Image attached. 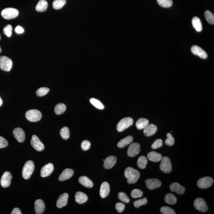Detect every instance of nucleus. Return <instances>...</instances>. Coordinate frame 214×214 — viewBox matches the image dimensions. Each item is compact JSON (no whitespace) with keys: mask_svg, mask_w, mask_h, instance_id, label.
Segmentation results:
<instances>
[{"mask_svg":"<svg viewBox=\"0 0 214 214\" xmlns=\"http://www.w3.org/2000/svg\"><path fill=\"white\" fill-rule=\"evenodd\" d=\"M124 174L127 178L128 184H135L137 183L140 177L139 172L131 167H128L125 170Z\"/></svg>","mask_w":214,"mask_h":214,"instance_id":"nucleus-1","label":"nucleus"},{"mask_svg":"<svg viewBox=\"0 0 214 214\" xmlns=\"http://www.w3.org/2000/svg\"><path fill=\"white\" fill-rule=\"evenodd\" d=\"M35 166L34 162L32 160L27 161L23 169L22 177L24 179H28L34 172Z\"/></svg>","mask_w":214,"mask_h":214,"instance_id":"nucleus-2","label":"nucleus"},{"mask_svg":"<svg viewBox=\"0 0 214 214\" xmlns=\"http://www.w3.org/2000/svg\"><path fill=\"white\" fill-rule=\"evenodd\" d=\"M42 117L41 112L37 109H31L25 113L26 119L30 122H37L40 120Z\"/></svg>","mask_w":214,"mask_h":214,"instance_id":"nucleus-3","label":"nucleus"},{"mask_svg":"<svg viewBox=\"0 0 214 214\" xmlns=\"http://www.w3.org/2000/svg\"><path fill=\"white\" fill-rule=\"evenodd\" d=\"M1 14L4 18L10 20L17 17L18 16L19 11L16 8H7L2 10Z\"/></svg>","mask_w":214,"mask_h":214,"instance_id":"nucleus-4","label":"nucleus"},{"mask_svg":"<svg viewBox=\"0 0 214 214\" xmlns=\"http://www.w3.org/2000/svg\"><path fill=\"white\" fill-rule=\"evenodd\" d=\"M133 123L132 118L127 117L121 120L117 126V130L119 132H122L130 127Z\"/></svg>","mask_w":214,"mask_h":214,"instance_id":"nucleus-5","label":"nucleus"},{"mask_svg":"<svg viewBox=\"0 0 214 214\" xmlns=\"http://www.w3.org/2000/svg\"><path fill=\"white\" fill-rule=\"evenodd\" d=\"M12 66V60L6 56L0 57V69L6 71H11Z\"/></svg>","mask_w":214,"mask_h":214,"instance_id":"nucleus-6","label":"nucleus"},{"mask_svg":"<svg viewBox=\"0 0 214 214\" xmlns=\"http://www.w3.org/2000/svg\"><path fill=\"white\" fill-rule=\"evenodd\" d=\"M160 165V170L165 173H170L172 170L171 162L170 159L167 157L165 156L162 157Z\"/></svg>","mask_w":214,"mask_h":214,"instance_id":"nucleus-7","label":"nucleus"},{"mask_svg":"<svg viewBox=\"0 0 214 214\" xmlns=\"http://www.w3.org/2000/svg\"><path fill=\"white\" fill-rule=\"evenodd\" d=\"M214 180L211 177H207L199 179L197 182V185L201 189H206L213 184Z\"/></svg>","mask_w":214,"mask_h":214,"instance_id":"nucleus-8","label":"nucleus"},{"mask_svg":"<svg viewBox=\"0 0 214 214\" xmlns=\"http://www.w3.org/2000/svg\"><path fill=\"white\" fill-rule=\"evenodd\" d=\"M196 209L201 212H206L208 209V206L204 200L202 198L196 199L193 203Z\"/></svg>","mask_w":214,"mask_h":214,"instance_id":"nucleus-9","label":"nucleus"},{"mask_svg":"<svg viewBox=\"0 0 214 214\" xmlns=\"http://www.w3.org/2000/svg\"><path fill=\"white\" fill-rule=\"evenodd\" d=\"M31 144L36 150L38 151H43L44 146L43 143L37 136L33 135L31 141Z\"/></svg>","mask_w":214,"mask_h":214,"instance_id":"nucleus-10","label":"nucleus"},{"mask_svg":"<svg viewBox=\"0 0 214 214\" xmlns=\"http://www.w3.org/2000/svg\"><path fill=\"white\" fill-rule=\"evenodd\" d=\"M140 145L138 143L131 144L127 150V155L130 157L136 156L140 152Z\"/></svg>","mask_w":214,"mask_h":214,"instance_id":"nucleus-11","label":"nucleus"},{"mask_svg":"<svg viewBox=\"0 0 214 214\" xmlns=\"http://www.w3.org/2000/svg\"><path fill=\"white\" fill-rule=\"evenodd\" d=\"M12 176L9 172L6 171L5 172L1 177V184L3 188H7L11 184Z\"/></svg>","mask_w":214,"mask_h":214,"instance_id":"nucleus-12","label":"nucleus"},{"mask_svg":"<svg viewBox=\"0 0 214 214\" xmlns=\"http://www.w3.org/2000/svg\"><path fill=\"white\" fill-rule=\"evenodd\" d=\"M145 183L147 188L150 190L159 188L161 185V183L159 180L156 178L147 179Z\"/></svg>","mask_w":214,"mask_h":214,"instance_id":"nucleus-13","label":"nucleus"},{"mask_svg":"<svg viewBox=\"0 0 214 214\" xmlns=\"http://www.w3.org/2000/svg\"><path fill=\"white\" fill-rule=\"evenodd\" d=\"M191 51L193 54L199 56L202 59H207V57H208V55H207L206 52L202 48L197 45L193 46L191 48Z\"/></svg>","mask_w":214,"mask_h":214,"instance_id":"nucleus-14","label":"nucleus"},{"mask_svg":"<svg viewBox=\"0 0 214 214\" xmlns=\"http://www.w3.org/2000/svg\"><path fill=\"white\" fill-rule=\"evenodd\" d=\"M54 170L53 164L49 163L43 167L41 171V176L42 177H46L50 175Z\"/></svg>","mask_w":214,"mask_h":214,"instance_id":"nucleus-15","label":"nucleus"},{"mask_svg":"<svg viewBox=\"0 0 214 214\" xmlns=\"http://www.w3.org/2000/svg\"><path fill=\"white\" fill-rule=\"evenodd\" d=\"M14 137L18 142L22 143L25 141V134L23 130L20 128H16L13 131Z\"/></svg>","mask_w":214,"mask_h":214,"instance_id":"nucleus-16","label":"nucleus"},{"mask_svg":"<svg viewBox=\"0 0 214 214\" xmlns=\"http://www.w3.org/2000/svg\"><path fill=\"white\" fill-rule=\"evenodd\" d=\"M69 196L67 193H63L58 197L57 202V206L58 208H62L67 205Z\"/></svg>","mask_w":214,"mask_h":214,"instance_id":"nucleus-17","label":"nucleus"},{"mask_svg":"<svg viewBox=\"0 0 214 214\" xmlns=\"http://www.w3.org/2000/svg\"><path fill=\"white\" fill-rule=\"evenodd\" d=\"M116 162L117 158L115 156H109L104 160V167L105 169H111Z\"/></svg>","mask_w":214,"mask_h":214,"instance_id":"nucleus-18","label":"nucleus"},{"mask_svg":"<svg viewBox=\"0 0 214 214\" xmlns=\"http://www.w3.org/2000/svg\"><path fill=\"white\" fill-rule=\"evenodd\" d=\"M110 191V186L109 184L106 182L102 183L100 190V197L102 198H105L108 196Z\"/></svg>","mask_w":214,"mask_h":214,"instance_id":"nucleus-19","label":"nucleus"},{"mask_svg":"<svg viewBox=\"0 0 214 214\" xmlns=\"http://www.w3.org/2000/svg\"><path fill=\"white\" fill-rule=\"evenodd\" d=\"M45 206L43 200L38 199L35 202V210L37 214H43L45 210Z\"/></svg>","mask_w":214,"mask_h":214,"instance_id":"nucleus-20","label":"nucleus"},{"mask_svg":"<svg viewBox=\"0 0 214 214\" xmlns=\"http://www.w3.org/2000/svg\"><path fill=\"white\" fill-rule=\"evenodd\" d=\"M157 129V127L155 125L152 124H148L144 128V133L145 136L150 137L155 134Z\"/></svg>","mask_w":214,"mask_h":214,"instance_id":"nucleus-21","label":"nucleus"},{"mask_svg":"<svg viewBox=\"0 0 214 214\" xmlns=\"http://www.w3.org/2000/svg\"><path fill=\"white\" fill-rule=\"evenodd\" d=\"M73 170L70 169H65L60 175L58 179L60 181H63L70 179L73 175Z\"/></svg>","mask_w":214,"mask_h":214,"instance_id":"nucleus-22","label":"nucleus"},{"mask_svg":"<svg viewBox=\"0 0 214 214\" xmlns=\"http://www.w3.org/2000/svg\"><path fill=\"white\" fill-rule=\"evenodd\" d=\"M170 190L179 194H184L185 189L183 186L177 183H172L170 186Z\"/></svg>","mask_w":214,"mask_h":214,"instance_id":"nucleus-23","label":"nucleus"},{"mask_svg":"<svg viewBox=\"0 0 214 214\" xmlns=\"http://www.w3.org/2000/svg\"><path fill=\"white\" fill-rule=\"evenodd\" d=\"M75 200L78 203L81 204L85 203L87 201L88 197L83 192H78L75 195Z\"/></svg>","mask_w":214,"mask_h":214,"instance_id":"nucleus-24","label":"nucleus"},{"mask_svg":"<svg viewBox=\"0 0 214 214\" xmlns=\"http://www.w3.org/2000/svg\"><path fill=\"white\" fill-rule=\"evenodd\" d=\"M147 157L150 161L157 162L161 160L162 155L155 151H151L148 154Z\"/></svg>","mask_w":214,"mask_h":214,"instance_id":"nucleus-25","label":"nucleus"},{"mask_svg":"<svg viewBox=\"0 0 214 214\" xmlns=\"http://www.w3.org/2000/svg\"><path fill=\"white\" fill-rule=\"evenodd\" d=\"M79 183L84 186L86 188H91L93 186V183L87 177L82 176L79 179Z\"/></svg>","mask_w":214,"mask_h":214,"instance_id":"nucleus-26","label":"nucleus"},{"mask_svg":"<svg viewBox=\"0 0 214 214\" xmlns=\"http://www.w3.org/2000/svg\"><path fill=\"white\" fill-rule=\"evenodd\" d=\"M133 137L131 136H128V137L125 138L121 140L118 143L117 146L119 148H122L126 146L129 144L133 141Z\"/></svg>","mask_w":214,"mask_h":214,"instance_id":"nucleus-27","label":"nucleus"},{"mask_svg":"<svg viewBox=\"0 0 214 214\" xmlns=\"http://www.w3.org/2000/svg\"><path fill=\"white\" fill-rule=\"evenodd\" d=\"M48 5V2L45 0H40L36 6V10L38 12H44L47 9Z\"/></svg>","mask_w":214,"mask_h":214,"instance_id":"nucleus-28","label":"nucleus"},{"mask_svg":"<svg viewBox=\"0 0 214 214\" xmlns=\"http://www.w3.org/2000/svg\"><path fill=\"white\" fill-rule=\"evenodd\" d=\"M192 24L193 27L197 32L202 31L203 29L202 23L199 18L194 17L192 20Z\"/></svg>","mask_w":214,"mask_h":214,"instance_id":"nucleus-29","label":"nucleus"},{"mask_svg":"<svg viewBox=\"0 0 214 214\" xmlns=\"http://www.w3.org/2000/svg\"><path fill=\"white\" fill-rule=\"evenodd\" d=\"M149 124V121L145 118H140L137 121L136 126L139 130L144 129Z\"/></svg>","mask_w":214,"mask_h":214,"instance_id":"nucleus-30","label":"nucleus"},{"mask_svg":"<svg viewBox=\"0 0 214 214\" xmlns=\"http://www.w3.org/2000/svg\"><path fill=\"white\" fill-rule=\"evenodd\" d=\"M165 201L168 204L174 205L176 203L177 199L174 195L169 193L165 196Z\"/></svg>","mask_w":214,"mask_h":214,"instance_id":"nucleus-31","label":"nucleus"},{"mask_svg":"<svg viewBox=\"0 0 214 214\" xmlns=\"http://www.w3.org/2000/svg\"><path fill=\"white\" fill-rule=\"evenodd\" d=\"M66 105L63 103H59L56 105L54 108V112L56 114L59 115L63 114L66 111Z\"/></svg>","mask_w":214,"mask_h":214,"instance_id":"nucleus-32","label":"nucleus"},{"mask_svg":"<svg viewBox=\"0 0 214 214\" xmlns=\"http://www.w3.org/2000/svg\"><path fill=\"white\" fill-rule=\"evenodd\" d=\"M148 160L144 156H140L137 160V165L141 169H144L146 167Z\"/></svg>","mask_w":214,"mask_h":214,"instance_id":"nucleus-33","label":"nucleus"},{"mask_svg":"<svg viewBox=\"0 0 214 214\" xmlns=\"http://www.w3.org/2000/svg\"><path fill=\"white\" fill-rule=\"evenodd\" d=\"M66 2V0H54L53 3V8L56 10L60 9L65 5Z\"/></svg>","mask_w":214,"mask_h":214,"instance_id":"nucleus-34","label":"nucleus"},{"mask_svg":"<svg viewBox=\"0 0 214 214\" xmlns=\"http://www.w3.org/2000/svg\"><path fill=\"white\" fill-rule=\"evenodd\" d=\"M60 134L63 139H68L70 137V131L68 127H63L60 131Z\"/></svg>","mask_w":214,"mask_h":214,"instance_id":"nucleus-35","label":"nucleus"},{"mask_svg":"<svg viewBox=\"0 0 214 214\" xmlns=\"http://www.w3.org/2000/svg\"><path fill=\"white\" fill-rule=\"evenodd\" d=\"M204 16L207 22L210 24L213 25L214 24V15L212 12L209 11H205Z\"/></svg>","mask_w":214,"mask_h":214,"instance_id":"nucleus-36","label":"nucleus"},{"mask_svg":"<svg viewBox=\"0 0 214 214\" xmlns=\"http://www.w3.org/2000/svg\"><path fill=\"white\" fill-rule=\"evenodd\" d=\"M158 4L162 7L169 8L173 5L172 0H157Z\"/></svg>","mask_w":214,"mask_h":214,"instance_id":"nucleus-37","label":"nucleus"},{"mask_svg":"<svg viewBox=\"0 0 214 214\" xmlns=\"http://www.w3.org/2000/svg\"><path fill=\"white\" fill-rule=\"evenodd\" d=\"M90 102L96 108L100 109H104V105L99 100L97 99L92 98L90 99Z\"/></svg>","mask_w":214,"mask_h":214,"instance_id":"nucleus-38","label":"nucleus"},{"mask_svg":"<svg viewBox=\"0 0 214 214\" xmlns=\"http://www.w3.org/2000/svg\"><path fill=\"white\" fill-rule=\"evenodd\" d=\"M49 91V89L47 87H41L37 90L36 93L37 96L41 97L47 95Z\"/></svg>","mask_w":214,"mask_h":214,"instance_id":"nucleus-39","label":"nucleus"},{"mask_svg":"<svg viewBox=\"0 0 214 214\" xmlns=\"http://www.w3.org/2000/svg\"><path fill=\"white\" fill-rule=\"evenodd\" d=\"M147 198H146V197H144L142 199L138 200L135 201L134 202L133 204L136 208H138L141 207V206L146 205L147 203Z\"/></svg>","mask_w":214,"mask_h":214,"instance_id":"nucleus-40","label":"nucleus"},{"mask_svg":"<svg viewBox=\"0 0 214 214\" xmlns=\"http://www.w3.org/2000/svg\"><path fill=\"white\" fill-rule=\"evenodd\" d=\"M160 211L164 214H175L176 212L173 209L170 207L164 206L160 209Z\"/></svg>","mask_w":214,"mask_h":214,"instance_id":"nucleus-41","label":"nucleus"},{"mask_svg":"<svg viewBox=\"0 0 214 214\" xmlns=\"http://www.w3.org/2000/svg\"><path fill=\"white\" fill-rule=\"evenodd\" d=\"M167 139L165 141V143L169 146H172L174 144V139L172 135L170 133H168L167 135Z\"/></svg>","mask_w":214,"mask_h":214,"instance_id":"nucleus-42","label":"nucleus"},{"mask_svg":"<svg viewBox=\"0 0 214 214\" xmlns=\"http://www.w3.org/2000/svg\"><path fill=\"white\" fill-rule=\"evenodd\" d=\"M119 199L122 202L128 203L130 202V199L128 196L124 192H120L118 195Z\"/></svg>","mask_w":214,"mask_h":214,"instance_id":"nucleus-43","label":"nucleus"},{"mask_svg":"<svg viewBox=\"0 0 214 214\" xmlns=\"http://www.w3.org/2000/svg\"><path fill=\"white\" fill-rule=\"evenodd\" d=\"M131 196L133 198H137L141 197L143 196V192L140 190L135 189L133 190L131 192Z\"/></svg>","mask_w":214,"mask_h":214,"instance_id":"nucleus-44","label":"nucleus"},{"mask_svg":"<svg viewBox=\"0 0 214 214\" xmlns=\"http://www.w3.org/2000/svg\"><path fill=\"white\" fill-rule=\"evenodd\" d=\"M12 27L11 25H8L3 29V33L8 37H10L12 34Z\"/></svg>","mask_w":214,"mask_h":214,"instance_id":"nucleus-45","label":"nucleus"},{"mask_svg":"<svg viewBox=\"0 0 214 214\" xmlns=\"http://www.w3.org/2000/svg\"><path fill=\"white\" fill-rule=\"evenodd\" d=\"M163 146V141L160 139L156 140L154 142L151 146V148L153 149H156L160 148Z\"/></svg>","mask_w":214,"mask_h":214,"instance_id":"nucleus-46","label":"nucleus"},{"mask_svg":"<svg viewBox=\"0 0 214 214\" xmlns=\"http://www.w3.org/2000/svg\"><path fill=\"white\" fill-rule=\"evenodd\" d=\"M90 145H91V144H90V142H89V141H86V140H85V141H83L81 143V148H82L83 150H84V151H87V150L90 149Z\"/></svg>","mask_w":214,"mask_h":214,"instance_id":"nucleus-47","label":"nucleus"},{"mask_svg":"<svg viewBox=\"0 0 214 214\" xmlns=\"http://www.w3.org/2000/svg\"><path fill=\"white\" fill-rule=\"evenodd\" d=\"M115 208L117 211L121 213V212H123L124 211L125 208V205L124 204L122 203H118L116 204Z\"/></svg>","mask_w":214,"mask_h":214,"instance_id":"nucleus-48","label":"nucleus"},{"mask_svg":"<svg viewBox=\"0 0 214 214\" xmlns=\"http://www.w3.org/2000/svg\"><path fill=\"white\" fill-rule=\"evenodd\" d=\"M8 145V142L3 137L0 136V149L5 148Z\"/></svg>","mask_w":214,"mask_h":214,"instance_id":"nucleus-49","label":"nucleus"},{"mask_svg":"<svg viewBox=\"0 0 214 214\" xmlns=\"http://www.w3.org/2000/svg\"><path fill=\"white\" fill-rule=\"evenodd\" d=\"M15 30L16 32L18 34H22L24 32V29L20 25H18V26L16 27Z\"/></svg>","mask_w":214,"mask_h":214,"instance_id":"nucleus-50","label":"nucleus"},{"mask_svg":"<svg viewBox=\"0 0 214 214\" xmlns=\"http://www.w3.org/2000/svg\"><path fill=\"white\" fill-rule=\"evenodd\" d=\"M11 214H21L22 213L21 211H20V209L18 208H15L13 209L12 212H11Z\"/></svg>","mask_w":214,"mask_h":214,"instance_id":"nucleus-51","label":"nucleus"},{"mask_svg":"<svg viewBox=\"0 0 214 214\" xmlns=\"http://www.w3.org/2000/svg\"><path fill=\"white\" fill-rule=\"evenodd\" d=\"M2 99H1V98L0 97V107L2 105Z\"/></svg>","mask_w":214,"mask_h":214,"instance_id":"nucleus-52","label":"nucleus"},{"mask_svg":"<svg viewBox=\"0 0 214 214\" xmlns=\"http://www.w3.org/2000/svg\"><path fill=\"white\" fill-rule=\"evenodd\" d=\"M1 47H0V53H1Z\"/></svg>","mask_w":214,"mask_h":214,"instance_id":"nucleus-53","label":"nucleus"},{"mask_svg":"<svg viewBox=\"0 0 214 214\" xmlns=\"http://www.w3.org/2000/svg\"><path fill=\"white\" fill-rule=\"evenodd\" d=\"M1 35H0V40H1Z\"/></svg>","mask_w":214,"mask_h":214,"instance_id":"nucleus-54","label":"nucleus"}]
</instances>
